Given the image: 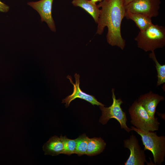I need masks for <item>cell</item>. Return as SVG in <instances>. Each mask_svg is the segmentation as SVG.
Returning <instances> with one entry per match:
<instances>
[{"label":"cell","instance_id":"12","mask_svg":"<svg viewBox=\"0 0 165 165\" xmlns=\"http://www.w3.org/2000/svg\"><path fill=\"white\" fill-rule=\"evenodd\" d=\"M72 3L74 6L80 7L85 10L97 23L101 10L96 4L89 0H73Z\"/></svg>","mask_w":165,"mask_h":165},{"label":"cell","instance_id":"5","mask_svg":"<svg viewBox=\"0 0 165 165\" xmlns=\"http://www.w3.org/2000/svg\"><path fill=\"white\" fill-rule=\"evenodd\" d=\"M112 92L113 100L112 105L108 107L99 106L102 114L99 122L103 125H105L111 119H115L119 123L121 129H123L127 132H129L132 130L127 125V119L126 115L121 107V105L123 102L121 98L116 99L114 89H112Z\"/></svg>","mask_w":165,"mask_h":165},{"label":"cell","instance_id":"17","mask_svg":"<svg viewBox=\"0 0 165 165\" xmlns=\"http://www.w3.org/2000/svg\"><path fill=\"white\" fill-rule=\"evenodd\" d=\"M60 137L63 142L64 145L63 154L69 155L75 153L76 145L75 139H70L66 136H61Z\"/></svg>","mask_w":165,"mask_h":165},{"label":"cell","instance_id":"15","mask_svg":"<svg viewBox=\"0 0 165 165\" xmlns=\"http://www.w3.org/2000/svg\"><path fill=\"white\" fill-rule=\"evenodd\" d=\"M149 57L153 60L155 64L157 77L156 86H159L165 82V64L161 65L158 62L154 51L151 52L149 53Z\"/></svg>","mask_w":165,"mask_h":165},{"label":"cell","instance_id":"19","mask_svg":"<svg viewBox=\"0 0 165 165\" xmlns=\"http://www.w3.org/2000/svg\"><path fill=\"white\" fill-rule=\"evenodd\" d=\"M134 0H123L124 5L126 6Z\"/></svg>","mask_w":165,"mask_h":165},{"label":"cell","instance_id":"18","mask_svg":"<svg viewBox=\"0 0 165 165\" xmlns=\"http://www.w3.org/2000/svg\"><path fill=\"white\" fill-rule=\"evenodd\" d=\"M9 7L0 0V12L6 13L8 12Z\"/></svg>","mask_w":165,"mask_h":165},{"label":"cell","instance_id":"2","mask_svg":"<svg viewBox=\"0 0 165 165\" xmlns=\"http://www.w3.org/2000/svg\"><path fill=\"white\" fill-rule=\"evenodd\" d=\"M134 39L138 48L145 52L154 51L165 45V28L152 24L144 31H140Z\"/></svg>","mask_w":165,"mask_h":165},{"label":"cell","instance_id":"10","mask_svg":"<svg viewBox=\"0 0 165 165\" xmlns=\"http://www.w3.org/2000/svg\"><path fill=\"white\" fill-rule=\"evenodd\" d=\"M164 99L163 96L150 91L148 93L141 95L137 101L142 105L149 116L154 118L155 117V114L158 104Z\"/></svg>","mask_w":165,"mask_h":165},{"label":"cell","instance_id":"20","mask_svg":"<svg viewBox=\"0 0 165 165\" xmlns=\"http://www.w3.org/2000/svg\"><path fill=\"white\" fill-rule=\"evenodd\" d=\"M103 0H90V1L93 3L96 4V3L98 2H101Z\"/></svg>","mask_w":165,"mask_h":165},{"label":"cell","instance_id":"6","mask_svg":"<svg viewBox=\"0 0 165 165\" xmlns=\"http://www.w3.org/2000/svg\"><path fill=\"white\" fill-rule=\"evenodd\" d=\"M160 3V0H134L125 6V8L126 11L152 18L159 15Z\"/></svg>","mask_w":165,"mask_h":165},{"label":"cell","instance_id":"1","mask_svg":"<svg viewBox=\"0 0 165 165\" xmlns=\"http://www.w3.org/2000/svg\"><path fill=\"white\" fill-rule=\"evenodd\" d=\"M97 6L101 9L96 34H102L105 28L107 27L108 43L123 50L126 45L121 31L122 22L126 12L123 0H103Z\"/></svg>","mask_w":165,"mask_h":165},{"label":"cell","instance_id":"3","mask_svg":"<svg viewBox=\"0 0 165 165\" xmlns=\"http://www.w3.org/2000/svg\"><path fill=\"white\" fill-rule=\"evenodd\" d=\"M131 128L141 136L144 146V150L151 152L155 163L162 165L165 156V137L159 136L156 132L143 131L134 126H131Z\"/></svg>","mask_w":165,"mask_h":165},{"label":"cell","instance_id":"9","mask_svg":"<svg viewBox=\"0 0 165 165\" xmlns=\"http://www.w3.org/2000/svg\"><path fill=\"white\" fill-rule=\"evenodd\" d=\"M74 77L75 79V82L74 83L72 80V79L71 76L68 75L67 78L68 79L71 83L73 86V91L72 93L67 96L62 101L63 103H65L66 107H68L71 102L76 98H80L83 99L90 103L94 105L105 106V105L98 101L93 95L87 94L83 92L79 87L80 76L79 74L75 73Z\"/></svg>","mask_w":165,"mask_h":165},{"label":"cell","instance_id":"16","mask_svg":"<svg viewBox=\"0 0 165 165\" xmlns=\"http://www.w3.org/2000/svg\"><path fill=\"white\" fill-rule=\"evenodd\" d=\"M89 138L85 134H83L75 139V154L79 156L86 154Z\"/></svg>","mask_w":165,"mask_h":165},{"label":"cell","instance_id":"4","mask_svg":"<svg viewBox=\"0 0 165 165\" xmlns=\"http://www.w3.org/2000/svg\"><path fill=\"white\" fill-rule=\"evenodd\" d=\"M128 111L131 119L130 122L135 128L145 131L158 130L160 123L158 118L150 117L137 100L134 102Z\"/></svg>","mask_w":165,"mask_h":165},{"label":"cell","instance_id":"14","mask_svg":"<svg viewBox=\"0 0 165 165\" xmlns=\"http://www.w3.org/2000/svg\"><path fill=\"white\" fill-rule=\"evenodd\" d=\"M106 145V143L101 137L89 138L86 154L90 156L98 154L103 152Z\"/></svg>","mask_w":165,"mask_h":165},{"label":"cell","instance_id":"8","mask_svg":"<svg viewBox=\"0 0 165 165\" xmlns=\"http://www.w3.org/2000/svg\"><path fill=\"white\" fill-rule=\"evenodd\" d=\"M53 0H40L37 2H29L28 4L38 13L42 22H45L52 31H55V26L52 14Z\"/></svg>","mask_w":165,"mask_h":165},{"label":"cell","instance_id":"13","mask_svg":"<svg viewBox=\"0 0 165 165\" xmlns=\"http://www.w3.org/2000/svg\"><path fill=\"white\" fill-rule=\"evenodd\" d=\"M125 17L133 20L140 31H144L153 24L151 18L140 13H131L126 11Z\"/></svg>","mask_w":165,"mask_h":165},{"label":"cell","instance_id":"7","mask_svg":"<svg viewBox=\"0 0 165 165\" xmlns=\"http://www.w3.org/2000/svg\"><path fill=\"white\" fill-rule=\"evenodd\" d=\"M124 147L129 149L130 156L125 165H144L147 162L145 150L140 145L138 139L134 134L123 141Z\"/></svg>","mask_w":165,"mask_h":165},{"label":"cell","instance_id":"11","mask_svg":"<svg viewBox=\"0 0 165 165\" xmlns=\"http://www.w3.org/2000/svg\"><path fill=\"white\" fill-rule=\"evenodd\" d=\"M45 155L53 156L63 154L64 150L63 142L60 137L54 136L50 138L43 147Z\"/></svg>","mask_w":165,"mask_h":165}]
</instances>
